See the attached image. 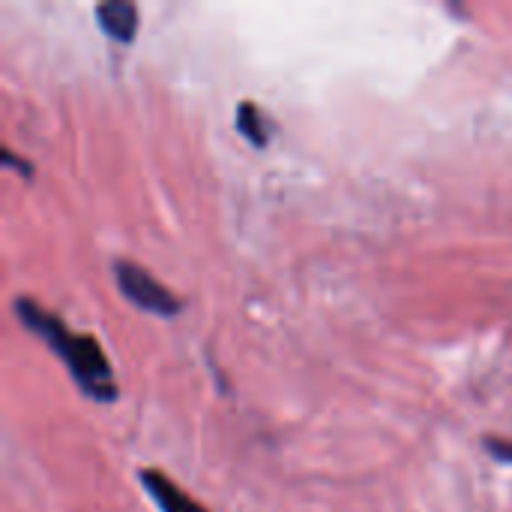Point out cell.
I'll use <instances>...</instances> for the list:
<instances>
[{
	"label": "cell",
	"mask_w": 512,
	"mask_h": 512,
	"mask_svg": "<svg viewBox=\"0 0 512 512\" xmlns=\"http://www.w3.org/2000/svg\"><path fill=\"white\" fill-rule=\"evenodd\" d=\"M12 306H15L18 321L30 333H36L63 360V366L69 369L72 381L78 384V390L87 399H93V402H114L120 396L114 369H111L102 345L96 342V336L72 333L54 312L42 309L39 303H33L27 297H18Z\"/></svg>",
	"instance_id": "6da1fadb"
},
{
	"label": "cell",
	"mask_w": 512,
	"mask_h": 512,
	"mask_svg": "<svg viewBox=\"0 0 512 512\" xmlns=\"http://www.w3.org/2000/svg\"><path fill=\"white\" fill-rule=\"evenodd\" d=\"M111 270H114V279H117L120 294H123L132 306H138V309H144V312H153V315H162V318L180 315L183 300L174 297L162 282H156V279H153L147 270H141L138 264L126 261V258H117Z\"/></svg>",
	"instance_id": "7a4b0ae2"
},
{
	"label": "cell",
	"mask_w": 512,
	"mask_h": 512,
	"mask_svg": "<svg viewBox=\"0 0 512 512\" xmlns=\"http://www.w3.org/2000/svg\"><path fill=\"white\" fill-rule=\"evenodd\" d=\"M138 480L162 512H207L195 498H189L171 477H165L159 471H150V468L138 471Z\"/></svg>",
	"instance_id": "3957f363"
},
{
	"label": "cell",
	"mask_w": 512,
	"mask_h": 512,
	"mask_svg": "<svg viewBox=\"0 0 512 512\" xmlns=\"http://www.w3.org/2000/svg\"><path fill=\"white\" fill-rule=\"evenodd\" d=\"M96 21L114 42H132L138 33V6L126 0H111L96 6Z\"/></svg>",
	"instance_id": "277c9868"
},
{
	"label": "cell",
	"mask_w": 512,
	"mask_h": 512,
	"mask_svg": "<svg viewBox=\"0 0 512 512\" xmlns=\"http://www.w3.org/2000/svg\"><path fill=\"white\" fill-rule=\"evenodd\" d=\"M237 129H240L255 147H267V141H270L267 117L261 114V108H258L255 102H240V108H237Z\"/></svg>",
	"instance_id": "5b68a950"
},
{
	"label": "cell",
	"mask_w": 512,
	"mask_h": 512,
	"mask_svg": "<svg viewBox=\"0 0 512 512\" xmlns=\"http://www.w3.org/2000/svg\"><path fill=\"white\" fill-rule=\"evenodd\" d=\"M486 447L489 453L498 459V462H507L512 465V441H501V438H486Z\"/></svg>",
	"instance_id": "8992f818"
},
{
	"label": "cell",
	"mask_w": 512,
	"mask_h": 512,
	"mask_svg": "<svg viewBox=\"0 0 512 512\" xmlns=\"http://www.w3.org/2000/svg\"><path fill=\"white\" fill-rule=\"evenodd\" d=\"M3 162H6V165H12V171H18V174H24V177H30V174H33L30 162H24V159H15V153H12L9 147L3 150Z\"/></svg>",
	"instance_id": "52a82bcc"
}]
</instances>
